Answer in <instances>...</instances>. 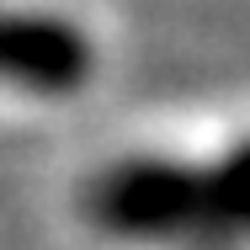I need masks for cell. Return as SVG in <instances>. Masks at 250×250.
<instances>
[{
  "mask_svg": "<svg viewBox=\"0 0 250 250\" xmlns=\"http://www.w3.org/2000/svg\"><path fill=\"white\" fill-rule=\"evenodd\" d=\"M85 218L106 240L154 250H245L229 229L208 165L133 154L85 187Z\"/></svg>",
  "mask_w": 250,
  "mask_h": 250,
  "instance_id": "cell-1",
  "label": "cell"
},
{
  "mask_svg": "<svg viewBox=\"0 0 250 250\" xmlns=\"http://www.w3.org/2000/svg\"><path fill=\"white\" fill-rule=\"evenodd\" d=\"M91 38L53 11H0V80L32 96H69L91 80Z\"/></svg>",
  "mask_w": 250,
  "mask_h": 250,
  "instance_id": "cell-2",
  "label": "cell"
},
{
  "mask_svg": "<svg viewBox=\"0 0 250 250\" xmlns=\"http://www.w3.org/2000/svg\"><path fill=\"white\" fill-rule=\"evenodd\" d=\"M208 170H213V187H218V202H224L229 229L250 245V139L229 144V154H224L218 165H208Z\"/></svg>",
  "mask_w": 250,
  "mask_h": 250,
  "instance_id": "cell-3",
  "label": "cell"
}]
</instances>
